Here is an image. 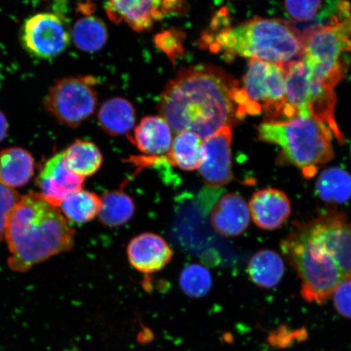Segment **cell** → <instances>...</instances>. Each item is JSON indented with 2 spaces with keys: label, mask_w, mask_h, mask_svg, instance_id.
<instances>
[{
  "label": "cell",
  "mask_w": 351,
  "mask_h": 351,
  "mask_svg": "<svg viewBox=\"0 0 351 351\" xmlns=\"http://www.w3.org/2000/svg\"><path fill=\"white\" fill-rule=\"evenodd\" d=\"M85 178L70 171L66 166L63 152L47 161L37 178V186L48 203L58 208L66 197L82 191Z\"/></svg>",
  "instance_id": "obj_14"
},
{
  "label": "cell",
  "mask_w": 351,
  "mask_h": 351,
  "mask_svg": "<svg viewBox=\"0 0 351 351\" xmlns=\"http://www.w3.org/2000/svg\"><path fill=\"white\" fill-rule=\"evenodd\" d=\"M204 156V140L193 132L182 131L176 135L164 160L180 169L194 171L200 168Z\"/></svg>",
  "instance_id": "obj_20"
},
{
  "label": "cell",
  "mask_w": 351,
  "mask_h": 351,
  "mask_svg": "<svg viewBox=\"0 0 351 351\" xmlns=\"http://www.w3.org/2000/svg\"><path fill=\"white\" fill-rule=\"evenodd\" d=\"M184 38L185 35L183 32L171 29L158 34L155 37V43L156 47L174 63L178 57L183 54Z\"/></svg>",
  "instance_id": "obj_29"
},
{
  "label": "cell",
  "mask_w": 351,
  "mask_h": 351,
  "mask_svg": "<svg viewBox=\"0 0 351 351\" xmlns=\"http://www.w3.org/2000/svg\"><path fill=\"white\" fill-rule=\"evenodd\" d=\"M101 199L95 193L80 191L66 197L60 207L69 221L84 223L99 215Z\"/></svg>",
  "instance_id": "obj_27"
},
{
  "label": "cell",
  "mask_w": 351,
  "mask_h": 351,
  "mask_svg": "<svg viewBox=\"0 0 351 351\" xmlns=\"http://www.w3.org/2000/svg\"><path fill=\"white\" fill-rule=\"evenodd\" d=\"M101 203L99 217L100 221L108 227L125 225L135 213L134 202L123 188L106 193L101 199Z\"/></svg>",
  "instance_id": "obj_25"
},
{
  "label": "cell",
  "mask_w": 351,
  "mask_h": 351,
  "mask_svg": "<svg viewBox=\"0 0 351 351\" xmlns=\"http://www.w3.org/2000/svg\"><path fill=\"white\" fill-rule=\"evenodd\" d=\"M8 131V122L5 115L0 111V143L5 138Z\"/></svg>",
  "instance_id": "obj_33"
},
{
  "label": "cell",
  "mask_w": 351,
  "mask_h": 351,
  "mask_svg": "<svg viewBox=\"0 0 351 351\" xmlns=\"http://www.w3.org/2000/svg\"><path fill=\"white\" fill-rule=\"evenodd\" d=\"M346 51H351V5L346 1L340 3L339 15L304 34L301 60L315 76L335 87L343 77L340 58Z\"/></svg>",
  "instance_id": "obj_7"
},
{
  "label": "cell",
  "mask_w": 351,
  "mask_h": 351,
  "mask_svg": "<svg viewBox=\"0 0 351 351\" xmlns=\"http://www.w3.org/2000/svg\"><path fill=\"white\" fill-rule=\"evenodd\" d=\"M185 0H108L106 12L114 23L125 22L134 32L150 29L156 21L182 14Z\"/></svg>",
  "instance_id": "obj_11"
},
{
  "label": "cell",
  "mask_w": 351,
  "mask_h": 351,
  "mask_svg": "<svg viewBox=\"0 0 351 351\" xmlns=\"http://www.w3.org/2000/svg\"><path fill=\"white\" fill-rule=\"evenodd\" d=\"M282 249L300 276L301 295L307 302L323 304L344 280L335 262L310 238L306 229L287 237Z\"/></svg>",
  "instance_id": "obj_6"
},
{
  "label": "cell",
  "mask_w": 351,
  "mask_h": 351,
  "mask_svg": "<svg viewBox=\"0 0 351 351\" xmlns=\"http://www.w3.org/2000/svg\"><path fill=\"white\" fill-rule=\"evenodd\" d=\"M247 273L252 282L262 288H274L282 279L285 265L276 252L263 249L257 252L248 263Z\"/></svg>",
  "instance_id": "obj_22"
},
{
  "label": "cell",
  "mask_w": 351,
  "mask_h": 351,
  "mask_svg": "<svg viewBox=\"0 0 351 351\" xmlns=\"http://www.w3.org/2000/svg\"><path fill=\"white\" fill-rule=\"evenodd\" d=\"M232 127L225 126L204 140V156L199 172L210 186L219 187L232 181Z\"/></svg>",
  "instance_id": "obj_13"
},
{
  "label": "cell",
  "mask_w": 351,
  "mask_h": 351,
  "mask_svg": "<svg viewBox=\"0 0 351 351\" xmlns=\"http://www.w3.org/2000/svg\"><path fill=\"white\" fill-rule=\"evenodd\" d=\"M99 124L109 135L127 134L135 124V110L128 100L112 98L104 102L98 113Z\"/></svg>",
  "instance_id": "obj_21"
},
{
  "label": "cell",
  "mask_w": 351,
  "mask_h": 351,
  "mask_svg": "<svg viewBox=\"0 0 351 351\" xmlns=\"http://www.w3.org/2000/svg\"><path fill=\"white\" fill-rule=\"evenodd\" d=\"M250 219L249 206L243 197L237 194L222 196L210 214V222L215 230L226 237L243 234L249 226Z\"/></svg>",
  "instance_id": "obj_17"
},
{
  "label": "cell",
  "mask_w": 351,
  "mask_h": 351,
  "mask_svg": "<svg viewBox=\"0 0 351 351\" xmlns=\"http://www.w3.org/2000/svg\"><path fill=\"white\" fill-rule=\"evenodd\" d=\"M97 82L91 76L60 79L48 91L44 106L61 124L77 127L95 111Z\"/></svg>",
  "instance_id": "obj_9"
},
{
  "label": "cell",
  "mask_w": 351,
  "mask_h": 351,
  "mask_svg": "<svg viewBox=\"0 0 351 351\" xmlns=\"http://www.w3.org/2000/svg\"><path fill=\"white\" fill-rule=\"evenodd\" d=\"M182 291L191 298H199L208 295L213 287V278L207 267L191 263L184 267L179 278Z\"/></svg>",
  "instance_id": "obj_28"
},
{
  "label": "cell",
  "mask_w": 351,
  "mask_h": 351,
  "mask_svg": "<svg viewBox=\"0 0 351 351\" xmlns=\"http://www.w3.org/2000/svg\"><path fill=\"white\" fill-rule=\"evenodd\" d=\"M333 137L329 126L308 116L266 121L258 127V140L278 146L280 159L297 167L306 178L332 159Z\"/></svg>",
  "instance_id": "obj_4"
},
{
  "label": "cell",
  "mask_w": 351,
  "mask_h": 351,
  "mask_svg": "<svg viewBox=\"0 0 351 351\" xmlns=\"http://www.w3.org/2000/svg\"><path fill=\"white\" fill-rule=\"evenodd\" d=\"M317 192L327 203H345L351 197V176L346 170L329 168L319 174L315 183Z\"/></svg>",
  "instance_id": "obj_26"
},
{
  "label": "cell",
  "mask_w": 351,
  "mask_h": 351,
  "mask_svg": "<svg viewBox=\"0 0 351 351\" xmlns=\"http://www.w3.org/2000/svg\"><path fill=\"white\" fill-rule=\"evenodd\" d=\"M72 39L79 50L87 53L97 52L108 41L106 25L98 17L85 15L74 23Z\"/></svg>",
  "instance_id": "obj_24"
},
{
  "label": "cell",
  "mask_w": 351,
  "mask_h": 351,
  "mask_svg": "<svg viewBox=\"0 0 351 351\" xmlns=\"http://www.w3.org/2000/svg\"><path fill=\"white\" fill-rule=\"evenodd\" d=\"M238 85L216 66H193L169 81L158 109L171 129L178 133L191 131L205 140L239 121L234 102Z\"/></svg>",
  "instance_id": "obj_1"
},
{
  "label": "cell",
  "mask_w": 351,
  "mask_h": 351,
  "mask_svg": "<svg viewBox=\"0 0 351 351\" xmlns=\"http://www.w3.org/2000/svg\"><path fill=\"white\" fill-rule=\"evenodd\" d=\"M12 270L24 273L51 256L71 251L75 231L41 194L21 197L8 215L5 232Z\"/></svg>",
  "instance_id": "obj_2"
},
{
  "label": "cell",
  "mask_w": 351,
  "mask_h": 351,
  "mask_svg": "<svg viewBox=\"0 0 351 351\" xmlns=\"http://www.w3.org/2000/svg\"><path fill=\"white\" fill-rule=\"evenodd\" d=\"M21 39L30 54L47 60L55 58L67 49L70 34L62 16L42 12L25 21Z\"/></svg>",
  "instance_id": "obj_10"
},
{
  "label": "cell",
  "mask_w": 351,
  "mask_h": 351,
  "mask_svg": "<svg viewBox=\"0 0 351 351\" xmlns=\"http://www.w3.org/2000/svg\"><path fill=\"white\" fill-rule=\"evenodd\" d=\"M20 199L19 193L0 182V241L5 232L8 215Z\"/></svg>",
  "instance_id": "obj_31"
},
{
  "label": "cell",
  "mask_w": 351,
  "mask_h": 351,
  "mask_svg": "<svg viewBox=\"0 0 351 351\" xmlns=\"http://www.w3.org/2000/svg\"><path fill=\"white\" fill-rule=\"evenodd\" d=\"M285 69L287 120L297 116L313 117L329 126L335 138L344 143L335 120V86L315 76L302 60L285 64Z\"/></svg>",
  "instance_id": "obj_8"
},
{
  "label": "cell",
  "mask_w": 351,
  "mask_h": 351,
  "mask_svg": "<svg viewBox=\"0 0 351 351\" xmlns=\"http://www.w3.org/2000/svg\"><path fill=\"white\" fill-rule=\"evenodd\" d=\"M43 1H49V0H43Z\"/></svg>",
  "instance_id": "obj_34"
},
{
  "label": "cell",
  "mask_w": 351,
  "mask_h": 351,
  "mask_svg": "<svg viewBox=\"0 0 351 351\" xmlns=\"http://www.w3.org/2000/svg\"><path fill=\"white\" fill-rule=\"evenodd\" d=\"M173 254L167 241L152 232L136 236L127 247L131 266L141 274H155L163 269L172 260Z\"/></svg>",
  "instance_id": "obj_15"
},
{
  "label": "cell",
  "mask_w": 351,
  "mask_h": 351,
  "mask_svg": "<svg viewBox=\"0 0 351 351\" xmlns=\"http://www.w3.org/2000/svg\"><path fill=\"white\" fill-rule=\"evenodd\" d=\"M332 298L337 313L351 319V280H342L333 292Z\"/></svg>",
  "instance_id": "obj_32"
},
{
  "label": "cell",
  "mask_w": 351,
  "mask_h": 351,
  "mask_svg": "<svg viewBox=\"0 0 351 351\" xmlns=\"http://www.w3.org/2000/svg\"><path fill=\"white\" fill-rule=\"evenodd\" d=\"M63 156L67 168L82 178L94 175L103 163L99 147L86 140H76L66 149Z\"/></svg>",
  "instance_id": "obj_23"
},
{
  "label": "cell",
  "mask_w": 351,
  "mask_h": 351,
  "mask_svg": "<svg viewBox=\"0 0 351 351\" xmlns=\"http://www.w3.org/2000/svg\"><path fill=\"white\" fill-rule=\"evenodd\" d=\"M237 116L243 120L247 116L265 113L267 121L287 119V69L285 64L251 60L248 69L234 90Z\"/></svg>",
  "instance_id": "obj_5"
},
{
  "label": "cell",
  "mask_w": 351,
  "mask_h": 351,
  "mask_svg": "<svg viewBox=\"0 0 351 351\" xmlns=\"http://www.w3.org/2000/svg\"><path fill=\"white\" fill-rule=\"evenodd\" d=\"M322 0H285V10L292 19L310 21L317 14Z\"/></svg>",
  "instance_id": "obj_30"
},
{
  "label": "cell",
  "mask_w": 351,
  "mask_h": 351,
  "mask_svg": "<svg viewBox=\"0 0 351 351\" xmlns=\"http://www.w3.org/2000/svg\"><path fill=\"white\" fill-rule=\"evenodd\" d=\"M251 218L262 230L278 229L291 213V201L276 189H263L254 193L249 204Z\"/></svg>",
  "instance_id": "obj_16"
},
{
  "label": "cell",
  "mask_w": 351,
  "mask_h": 351,
  "mask_svg": "<svg viewBox=\"0 0 351 351\" xmlns=\"http://www.w3.org/2000/svg\"><path fill=\"white\" fill-rule=\"evenodd\" d=\"M89 1H90V0H87V2H89Z\"/></svg>",
  "instance_id": "obj_35"
},
{
  "label": "cell",
  "mask_w": 351,
  "mask_h": 351,
  "mask_svg": "<svg viewBox=\"0 0 351 351\" xmlns=\"http://www.w3.org/2000/svg\"><path fill=\"white\" fill-rule=\"evenodd\" d=\"M315 243L335 262L344 279L351 280V223L343 217L319 219L306 229Z\"/></svg>",
  "instance_id": "obj_12"
},
{
  "label": "cell",
  "mask_w": 351,
  "mask_h": 351,
  "mask_svg": "<svg viewBox=\"0 0 351 351\" xmlns=\"http://www.w3.org/2000/svg\"><path fill=\"white\" fill-rule=\"evenodd\" d=\"M34 173V158L21 147H10L0 152V182L12 188L27 184Z\"/></svg>",
  "instance_id": "obj_19"
},
{
  "label": "cell",
  "mask_w": 351,
  "mask_h": 351,
  "mask_svg": "<svg viewBox=\"0 0 351 351\" xmlns=\"http://www.w3.org/2000/svg\"><path fill=\"white\" fill-rule=\"evenodd\" d=\"M226 12L217 13L199 45L229 60L235 56L287 64L302 57L304 34L287 21L254 19L231 27Z\"/></svg>",
  "instance_id": "obj_3"
},
{
  "label": "cell",
  "mask_w": 351,
  "mask_h": 351,
  "mask_svg": "<svg viewBox=\"0 0 351 351\" xmlns=\"http://www.w3.org/2000/svg\"><path fill=\"white\" fill-rule=\"evenodd\" d=\"M129 138L147 156H165L173 143L172 131L162 117H144Z\"/></svg>",
  "instance_id": "obj_18"
}]
</instances>
